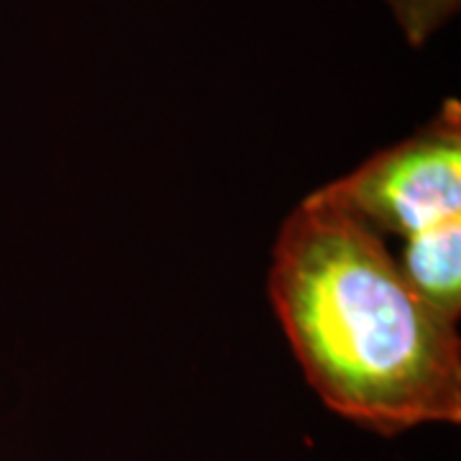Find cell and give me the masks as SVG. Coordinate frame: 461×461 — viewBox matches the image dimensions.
<instances>
[{"label": "cell", "mask_w": 461, "mask_h": 461, "mask_svg": "<svg viewBox=\"0 0 461 461\" xmlns=\"http://www.w3.org/2000/svg\"><path fill=\"white\" fill-rule=\"evenodd\" d=\"M267 293L303 377L379 436L461 423L459 321L359 218L313 190L282 221Z\"/></svg>", "instance_id": "cell-1"}, {"label": "cell", "mask_w": 461, "mask_h": 461, "mask_svg": "<svg viewBox=\"0 0 461 461\" xmlns=\"http://www.w3.org/2000/svg\"><path fill=\"white\" fill-rule=\"evenodd\" d=\"M412 50H423L436 33L459 16L461 0H382Z\"/></svg>", "instance_id": "cell-3"}, {"label": "cell", "mask_w": 461, "mask_h": 461, "mask_svg": "<svg viewBox=\"0 0 461 461\" xmlns=\"http://www.w3.org/2000/svg\"><path fill=\"white\" fill-rule=\"evenodd\" d=\"M393 249L405 277L461 318V103L446 98L415 131L318 187Z\"/></svg>", "instance_id": "cell-2"}]
</instances>
